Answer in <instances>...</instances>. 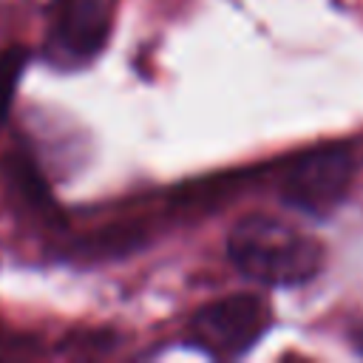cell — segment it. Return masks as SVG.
I'll list each match as a JSON object with an SVG mask.
<instances>
[{
    "label": "cell",
    "mask_w": 363,
    "mask_h": 363,
    "mask_svg": "<svg viewBox=\"0 0 363 363\" xmlns=\"http://www.w3.org/2000/svg\"><path fill=\"white\" fill-rule=\"evenodd\" d=\"M227 255L241 275L264 286L309 284L326 264V250L312 233L267 213L244 216L230 230Z\"/></svg>",
    "instance_id": "6da1fadb"
},
{
    "label": "cell",
    "mask_w": 363,
    "mask_h": 363,
    "mask_svg": "<svg viewBox=\"0 0 363 363\" xmlns=\"http://www.w3.org/2000/svg\"><path fill=\"white\" fill-rule=\"evenodd\" d=\"M272 326V306L258 292H233L193 312L190 340L213 357H238L250 352Z\"/></svg>",
    "instance_id": "7a4b0ae2"
},
{
    "label": "cell",
    "mask_w": 363,
    "mask_h": 363,
    "mask_svg": "<svg viewBox=\"0 0 363 363\" xmlns=\"http://www.w3.org/2000/svg\"><path fill=\"white\" fill-rule=\"evenodd\" d=\"M352 179L354 156L340 145L320 147L286 167L281 182V199L284 204L306 216L323 218L346 199V193L352 190Z\"/></svg>",
    "instance_id": "3957f363"
},
{
    "label": "cell",
    "mask_w": 363,
    "mask_h": 363,
    "mask_svg": "<svg viewBox=\"0 0 363 363\" xmlns=\"http://www.w3.org/2000/svg\"><path fill=\"white\" fill-rule=\"evenodd\" d=\"M60 14L45 43V57L57 68L91 62L108 40L111 14L102 0H57Z\"/></svg>",
    "instance_id": "277c9868"
},
{
    "label": "cell",
    "mask_w": 363,
    "mask_h": 363,
    "mask_svg": "<svg viewBox=\"0 0 363 363\" xmlns=\"http://www.w3.org/2000/svg\"><path fill=\"white\" fill-rule=\"evenodd\" d=\"M26 62H28V51L20 48V45H11V48L0 51V125L6 122V116L11 111L14 91H17V82L23 77Z\"/></svg>",
    "instance_id": "5b68a950"
},
{
    "label": "cell",
    "mask_w": 363,
    "mask_h": 363,
    "mask_svg": "<svg viewBox=\"0 0 363 363\" xmlns=\"http://www.w3.org/2000/svg\"><path fill=\"white\" fill-rule=\"evenodd\" d=\"M352 343H354V346H357V349H360V352H363V326H360V329H354V332H352Z\"/></svg>",
    "instance_id": "8992f818"
}]
</instances>
